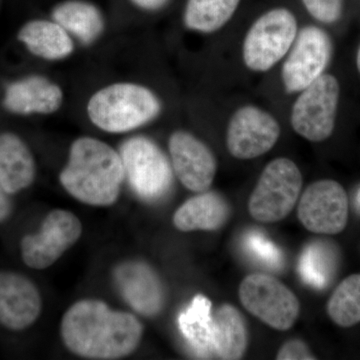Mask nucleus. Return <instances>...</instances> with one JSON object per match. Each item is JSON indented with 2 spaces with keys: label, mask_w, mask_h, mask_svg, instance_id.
I'll use <instances>...</instances> for the list:
<instances>
[{
  "label": "nucleus",
  "mask_w": 360,
  "mask_h": 360,
  "mask_svg": "<svg viewBox=\"0 0 360 360\" xmlns=\"http://www.w3.org/2000/svg\"><path fill=\"white\" fill-rule=\"evenodd\" d=\"M168 148L174 174L182 186L198 193L212 186L217 161L205 142L189 132L177 130L170 135Z\"/></svg>",
  "instance_id": "obj_13"
},
{
  "label": "nucleus",
  "mask_w": 360,
  "mask_h": 360,
  "mask_svg": "<svg viewBox=\"0 0 360 360\" xmlns=\"http://www.w3.org/2000/svg\"><path fill=\"white\" fill-rule=\"evenodd\" d=\"M333 255L321 243H311L303 251L300 271L305 283L316 288L328 285L333 270Z\"/></svg>",
  "instance_id": "obj_25"
},
{
  "label": "nucleus",
  "mask_w": 360,
  "mask_h": 360,
  "mask_svg": "<svg viewBox=\"0 0 360 360\" xmlns=\"http://www.w3.org/2000/svg\"><path fill=\"white\" fill-rule=\"evenodd\" d=\"M281 136L276 118L257 106L238 108L229 120L226 146L236 160H248L269 153Z\"/></svg>",
  "instance_id": "obj_12"
},
{
  "label": "nucleus",
  "mask_w": 360,
  "mask_h": 360,
  "mask_svg": "<svg viewBox=\"0 0 360 360\" xmlns=\"http://www.w3.org/2000/svg\"><path fill=\"white\" fill-rule=\"evenodd\" d=\"M11 196L0 184V224H4L13 213Z\"/></svg>",
  "instance_id": "obj_29"
},
{
  "label": "nucleus",
  "mask_w": 360,
  "mask_h": 360,
  "mask_svg": "<svg viewBox=\"0 0 360 360\" xmlns=\"http://www.w3.org/2000/svg\"><path fill=\"white\" fill-rule=\"evenodd\" d=\"M246 245L252 255L270 266L279 267L283 262L281 250L271 241L258 232H251L246 238Z\"/></svg>",
  "instance_id": "obj_26"
},
{
  "label": "nucleus",
  "mask_w": 360,
  "mask_h": 360,
  "mask_svg": "<svg viewBox=\"0 0 360 360\" xmlns=\"http://www.w3.org/2000/svg\"><path fill=\"white\" fill-rule=\"evenodd\" d=\"M302 184V172L290 158L270 161L248 200L250 217L262 224L283 220L295 210Z\"/></svg>",
  "instance_id": "obj_4"
},
{
  "label": "nucleus",
  "mask_w": 360,
  "mask_h": 360,
  "mask_svg": "<svg viewBox=\"0 0 360 360\" xmlns=\"http://www.w3.org/2000/svg\"><path fill=\"white\" fill-rule=\"evenodd\" d=\"M82 234V224L75 213L52 210L45 217L39 231L21 238V259L30 269H49L77 243Z\"/></svg>",
  "instance_id": "obj_9"
},
{
  "label": "nucleus",
  "mask_w": 360,
  "mask_h": 360,
  "mask_svg": "<svg viewBox=\"0 0 360 360\" xmlns=\"http://www.w3.org/2000/svg\"><path fill=\"white\" fill-rule=\"evenodd\" d=\"M135 6L144 11H158L162 8L169 0H130Z\"/></svg>",
  "instance_id": "obj_30"
},
{
  "label": "nucleus",
  "mask_w": 360,
  "mask_h": 360,
  "mask_svg": "<svg viewBox=\"0 0 360 360\" xmlns=\"http://www.w3.org/2000/svg\"><path fill=\"white\" fill-rule=\"evenodd\" d=\"M37 165L32 151L18 135L0 134V184L6 193L14 195L32 186Z\"/></svg>",
  "instance_id": "obj_18"
},
{
  "label": "nucleus",
  "mask_w": 360,
  "mask_h": 360,
  "mask_svg": "<svg viewBox=\"0 0 360 360\" xmlns=\"http://www.w3.org/2000/svg\"><path fill=\"white\" fill-rule=\"evenodd\" d=\"M326 311L340 328L360 323V274L343 279L329 297Z\"/></svg>",
  "instance_id": "obj_24"
},
{
  "label": "nucleus",
  "mask_w": 360,
  "mask_h": 360,
  "mask_svg": "<svg viewBox=\"0 0 360 360\" xmlns=\"http://www.w3.org/2000/svg\"><path fill=\"white\" fill-rule=\"evenodd\" d=\"M356 65H357V70H359V73H360V45L359 47V51H357Z\"/></svg>",
  "instance_id": "obj_31"
},
{
  "label": "nucleus",
  "mask_w": 360,
  "mask_h": 360,
  "mask_svg": "<svg viewBox=\"0 0 360 360\" xmlns=\"http://www.w3.org/2000/svg\"><path fill=\"white\" fill-rule=\"evenodd\" d=\"M63 101V90L58 84L44 77L32 75L7 87L4 106L15 115H51L60 108Z\"/></svg>",
  "instance_id": "obj_16"
},
{
  "label": "nucleus",
  "mask_w": 360,
  "mask_h": 360,
  "mask_svg": "<svg viewBox=\"0 0 360 360\" xmlns=\"http://www.w3.org/2000/svg\"><path fill=\"white\" fill-rule=\"evenodd\" d=\"M359 203H360V193L359 194Z\"/></svg>",
  "instance_id": "obj_32"
},
{
  "label": "nucleus",
  "mask_w": 360,
  "mask_h": 360,
  "mask_svg": "<svg viewBox=\"0 0 360 360\" xmlns=\"http://www.w3.org/2000/svg\"><path fill=\"white\" fill-rule=\"evenodd\" d=\"M347 191L333 179L317 180L305 188L297 205V217L310 232L335 236L348 221Z\"/></svg>",
  "instance_id": "obj_11"
},
{
  "label": "nucleus",
  "mask_w": 360,
  "mask_h": 360,
  "mask_svg": "<svg viewBox=\"0 0 360 360\" xmlns=\"http://www.w3.org/2000/svg\"><path fill=\"white\" fill-rule=\"evenodd\" d=\"M118 290L137 312L146 317L156 316L163 309L165 290L160 276L142 262H123L115 270Z\"/></svg>",
  "instance_id": "obj_15"
},
{
  "label": "nucleus",
  "mask_w": 360,
  "mask_h": 360,
  "mask_svg": "<svg viewBox=\"0 0 360 360\" xmlns=\"http://www.w3.org/2000/svg\"><path fill=\"white\" fill-rule=\"evenodd\" d=\"M277 360H314L316 357L310 352L304 341L290 340L279 348Z\"/></svg>",
  "instance_id": "obj_28"
},
{
  "label": "nucleus",
  "mask_w": 360,
  "mask_h": 360,
  "mask_svg": "<svg viewBox=\"0 0 360 360\" xmlns=\"http://www.w3.org/2000/svg\"><path fill=\"white\" fill-rule=\"evenodd\" d=\"M179 326L194 354L202 359L214 356L212 302L207 297L196 295L189 307L179 315Z\"/></svg>",
  "instance_id": "obj_21"
},
{
  "label": "nucleus",
  "mask_w": 360,
  "mask_h": 360,
  "mask_svg": "<svg viewBox=\"0 0 360 360\" xmlns=\"http://www.w3.org/2000/svg\"><path fill=\"white\" fill-rule=\"evenodd\" d=\"M303 6L315 20L331 25L342 14L343 0H302Z\"/></svg>",
  "instance_id": "obj_27"
},
{
  "label": "nucleus",
  "mask_w": 360,
  "mask_h": 360,
  "mask_svg": "<svg viewBox=\"0 0 360 360\" xmlns=\"http://www.w3.org/2000/svg\"><path fill=\"white\" fill-rule=\"evenodd\" d=\"M161 103L150 89L134 84H115L97 91L87 104L89 120L110 134L139 129L161 112Z\"/></svg>",
  "instance_id": "obj_3"
},
{
  "label": "nucleus",
  "mask_w": 360,
  "mask_h": 360,
  "mask_svg": "<svg viewBox=\"0 0 360 360\" xmlns=\"http://www.w3.org/2000/svg\"><path fill=\"white\" fill-rule=\"evenodd\" d=\"M238 296L241 304L250 314L276 330H288L300 316L297 296L269 274L246 276L239 285Z\"/></svg>",
  "instance_id": "obj_7"
},
{
  "label": "nucleus",
  "mask_w": 360,
  "mask_h": 360,
  "mask_svg": "<svg viewBox=\"0 0 360 360\" xmlns=\"http://www.w3.org/2000/svg\"><path fill=\"white\" fill-rule=\"evenodd\" d=\"M231 208L222 194L203 191L175 210V229L182 232L219 231L231 217Z\"/></svg>",
  "instance_id": "obj_17"
},
{
  "label": "nucleus",
  "mask_w": 360,
  "mask_h": 360,
  "mask_svg": "<svg viewBox=\"0 0 360 360\" xmlns=\"http://www.w3.org/2000/svg\"><path fill=\"white\" fill-rule=\"evenodd\" d=\"M239 2L240 0H187L184 25L194 32H217L231 20Z\"/></svg>",
  "instance_id": "obj_23"
},
{
  "label": "nucleus",
  "mask_w": 360,
  "mask_h": 360,
  "mask_svg": "<svg viewBox=\"0 0 360 360\" xmlns=\"http://www.w3.org/2000/svg\"><path fill=\"white\" fill-rule=\"evenodd\" d=\"M41 293L25 274L0 270V326L7 330H26L39 319Z\"/></svg>",
  "instance_id": "obj_14"
},
{
  "label": "nucleus",
  "mask_w": 360,
  "mask_h": 360,
  "mask_svg": "<svg viewBox=\"0 0 360 360\" xmlns=\"http://www.w3.org/2000/svg\"><path fill=\"white\" fill-rule=\"evenodd\" d=\"M125 179L122 156L105 142L80 137L70 146L59 181L73 198L91 206H110L118 200Z\"/></svg>",
  "instance_id": "obj_2"
},
{
  "label": "nucleus",
  "mask_w": 360,
  "mask_h": 360,
  "mask_svg": "<svg viewBox=\"0 0 360 360\" xmlns=\"http://www.w3.org/2000/svg\"><path fill=\"white\" fill-rule=\"evenodd\" d=\"M61 340L77 356L113 360L129 356L141 345L143 326L135 315L111 309L105 302H75L61 319Z\"/></svg>",
  "instance_id": "obj_1"
},
{
  "label": "nucleus",
  "mask_w": 360,
  "mask_h": 360,
  "mask_svg": "<svg viewBox=\"0 0 360 360\" xmlns=\"http://www.w3.org/2000/svg\"><path fill=\"white\" fill-rule=\"evenodd\" d=\"M297 33V20L290 9L267 11L246 33L243 46L246 68L255 72L271 70L288 56Z\"/></svg>",
  "instance_id": "obj_6"
},
{
  "label": "nucleus",
  "mask_w": 360,
  "mask_h": 360,
  "mask_svg": "<svg viewBox=\"0 0 360 360\" xmlns=\"http://www.w3.org/2000/svg\"><path fill=\"white\" fill-rule=\"evenodd\" d=\"M213 319L212 349L217 359H243L248 345V330L245 317L236 307L224 303Z\"/></svg>",
  "instance_id": "obj_19"
},
{
  "label": "nucleus",
  "mask_w": 360,
  "mask_h": 360,
  "mask_svg": "<svg viewBox=\"0 0 360 360\" xmlns=\"http://www.w3.org/2000/svg\"><path fill=\"white\" fill-rule=\"evenodd\" d=\"M340 94L338 80L324 73L300 91L290 116L296 134L311 142L329 139L335 127Z\"/></svg>",
  "instance_id": "obj_8"
},
{
  "label": "nucleus",
  "mask_w": 360,
  "mask_h": 360,
  "mask_svg": "<svg viewBox=\"0 0 360 360\" xmlns=\"http://www.w3.org/2000/svg\"><path fill=\"white\" fill-rule=\"evenodd\" d=\"M18 37L33 56L46 60L68 58L75 49L70 33L56 21H30L21 27Z\"/></svg>",
  "instance_id": "obj_20"
},
{
  "label": "nucleus",
  "mask_w": 360,
  "mask_h": 360,
  "mask_svg": "<svg viewBox=\"0 0 360 360\" xmlns=\"http://www.w3.org/2000/svg\"><path fill=\"white\" fill-rule=\"evenodd\" d=\"M52 18L84 44L94 42L104 30L103 14L99 9L82 0L61 2L54 7Z\"/></svg>",
  "instance_id": "obj_22"
},
{
  "label": "nucleus",
  "mask_w": 360,
  "mask_h": 360,
  "mask_svg": "<svg viewBox=\"0 0 360 360\" xmlns=\"http://www.w3.org/2000/svg\"><path fill=\"white\" fill-rule=\"evenodd\" d=\"M288 54L281 78L286 91L295 94L323 75L333 54V44L323 30L307 26L297 33Z\"/></svg>",
  "instance_id": "obj_10"
},
{
  "label": "nucleus",
  "mask_w": 360,
  "mask_h": 360,
  "mask_svg": "<svg viewBox=\"0 0 360 360\" xmlns=\"http://www.w3.org/2000/svg\"><path fill=\"white\" fill-rule=\"evenodd\" d=\"M125 177L137 196L149 202L165 198L174 184V168L158 144L148 137H132L122 144Z\"/></svg>",
  "instance_id": "obj_5"
}]
</instances>
